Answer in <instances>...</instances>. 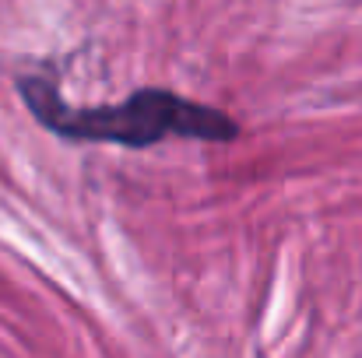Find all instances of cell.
I'll use <instances>...</instances> for the list:
<instances>
[{
    "label": "cell",
    "instance_id": "obj_1",
    "mask_svg": "<svg viewBox=\"0 0 362 358\" xmlns=\"http://www.w3.org/2000/svg\"><path fill=\"white\" fill-rule=\"evenodd\" d=\"M18 92L32 117L67 141L151 148L165 137H190L208 144H229L240 137V123L233 117L165 88H141L127 102L106 109H74L64 102L57 85L32 74L18 78Z\"/></svg>",
    "mask_w": 362,
    "mask_h": 358
}]
</instances>
